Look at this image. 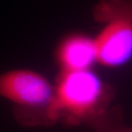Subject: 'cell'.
Returning a JSON list of instances; mask_svg holds the SVG:
<instances>
[{
    "label": "cell",
    "instance_id": "5",
    "mask_svg": "<svg viewBox=\"0 0 132 132\" xmlns=\"http://www.w3.org/2000/svg\"><path fill=\"white\" fill-rule=\"evenodd\" d=\"M89 128L91 132H132V126L125 123L122 109L118 105H112L106 114Z\"/></svg>",
    "mask_w": 132,
    "mask_h": 132
},
{
    "label": "cell",
    "instance_id": "3",
    "mask_svg": "<svg viewBox=\"0 0 132 132\" xmlns=\"http://www.w3.org/2000/svg\"><path fill=\"white\" fill-rule=\"evenodd\" d=\"M102 28L94 37L97 64L119 68L132 59V0H99L92 10Z\"/></svg>",
    "mask_w": 132,
    "mask_h": 132
},
{
    "label": "cell",
    "instance_id": "1",
    "mask_svg": "<svg viewBox=\"0 0 132 132\" xmlns=\"http://www.w3.org/2000/svg\"><path fill=\"white\" fill-rule=\"evenodd\" d=\"M57 121L88 127L112 107L115 89L93 69L59 71L54 83Z\"/></svg>",
    "mask_w": 132,
    "mask_h": 132
},
{
    "label": "cell",
    "instance_id": "4",
    "mask_svg": "<svg viewBox=\"0 0 132 132\" xmlns=\"http://www.w3.org/2000/svg\"><path fill=\"white\" fill-rule=\"evenodd\" d=\"M54 59L59 71L93 69L97 64L94 38L80 32L66 34L57 44Z\"/></svg>",
    "mask_w": 132,
    "mask_h": 132
},
{
    "label": "cell",
    "instance_id": "2",
    "mask_svg": "<svg viewBox=\"0 0 132 132\" xmlns=\"http://www.w3.org/2000/svg\"><path fill=\"white\" fill-rule=\"evenodd\" d=\"M0 99L12 104L15 120L25 127H45L59 123L55 88L44 75L30 69L0 73Z\"/></svg>",
    "mask_w": 132,
    "mask_h": 132
}]
</instances>
